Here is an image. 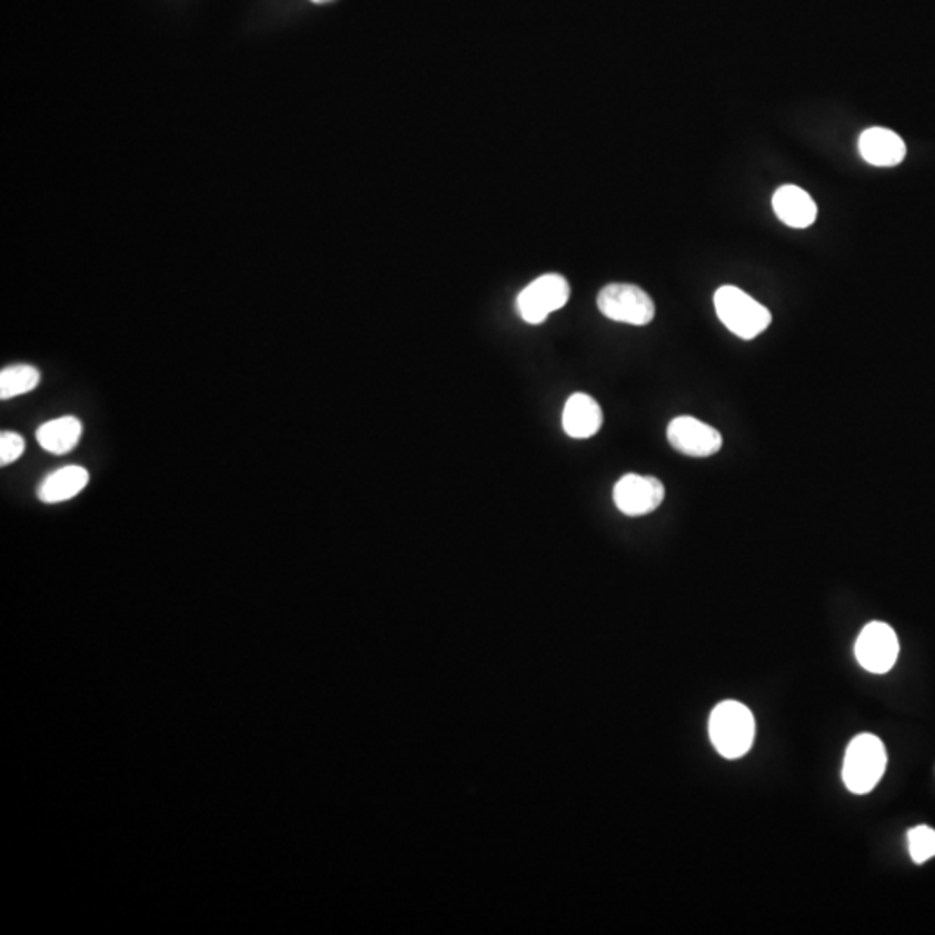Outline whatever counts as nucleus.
<instances>
[{
	"label": "nucleus",
	"mask_w": 935,
	"mask_h": 935,
	"mask_svg": "<svg viewBox=\"0 0 935 935\" xmlns=\"http://www.w3.org/2000/svg\"><path fill=\"white\" fill-rule=\"evenodd\" d=\"M714 748L726 759H740L750 750L756 735V720L748 707L728 700L717 705L708 720Z\"/></svg>",
	"instance_id": "nucleus-1"
},
{
	"label": "nucleus",
	"mask_w": 935,
	"mask_h": 935,
	"mask_svg": "<svg viewBox=\"0 0 935 935\" xmlns=\"http://www.w3.org/2000/svg\"><path fill=\"white\" fill-rule=\"evenodd\" d=\"M714 306L720 322L742 340H754L772 325V312L736 286H720Z\"/></svg>",
	"instance_id": "nucleus-2"
},
{
	"label": "nucleus",
	"mask_w": 935,
	"mask_h": 935,
	"mask_svg": "<svg viewBox=\"0 0 935 935\" xmlns=\"http://www.w3.org/2000/svg\"><path fill=\"white\" fill-rule=\"evenodd\" d=\"M887 767V752L881 738L869 733L857 735L847 747L844 759V783L853 794H868L877 787Z\"/></svg>",
	"instance_id": "nucleus-3"
},
{
	"label": "nucleus",
	"mask_w": 935,
	"mask_h": 935,
	"mask_svg": "<svg viewBox=\"0 0 935 935\" xmlns=\"http://www.w3.org/2000/svg\"><path fill=\"white\" fill-rule=\"evenodd\" d=\"M598 309L605 318L624 325L646 326L655 318V304L639 286L614 282L599 291Z\"/></svg>",
	"instance_id": "nucleus-4"
},
{
	"label": "nucleus",
	"mask_w": 935,
	"mask_h": 935,
	"mask_svg": "<svg viewBox=\"0 0 935 935\" xmlns=\"http://www.w3.org/2000/svg\"><path fill=\"white\" fill-rule=\"evenodd\" d=\"M570 285L560 275H545L530 282L517 298L520 318L529 325H540L549 314L567 306Z\"/></svg>",
	"instance_id": "nucleus-5"
},
{
	"label": "nucleus",
	"mask_w": 935,
	"mask_h": 935,
	"mask_svg": "<svg viewBox=\"0 0 935 935\" xmlns=\"http://www.w3.org/2000/svg\"><path fill=\"white\" fill-rule=\"evenodd\" d=\"M666 499V487L648 475H624L614 487V501L627 517L654 513Z\"/></svg>",
	"instance_id": "nucleus-6"
},
{
	"label": "nucleus",
	"mask_w": 935,
	"mask_h": 935,
	"mask_svg": "<svg viewBox=\"0 0 935 935\" xmlns=\"http://www.w3.org/2000/svg\"><path fill=\"white\" fill-rule=\"evenodd\" d=\"M667 440L673 449L689 458H708L719 452L723 435L693 416H679L667 427Z\"/></svg>",
	"instance_id": "nucleus-7"
},
{
	"label": "nucleus",
	"mask_w": 935,
	"mask_h": 935,
	"mask_svg": "<svg viewBox=\"0 0 935 935\" xmlns=\"http://www.w3.org/2000/svg\"><path fill=\"white\" fill-rule=\"evenodd\" d=\"M897 655H899V641L888 624L869 623L857 638V662L869 673H888L896 664Z\"/></svg>",
	"instance_id": "nucleus-8"
},
{
	"label": "nucleus",
	"mask_w": 935,
	"mask_h": 935,
	"mask_svg": "<svg viewBox=\"0 0 935 935\" xmlns=\"http://www.w3.org/2000/svg\"><path fill=\"white\" fill-rule=\"evenodd\" d=\"M561 425L571 439H589L598 434L603 425V411L599 404L587 394H574L565 402Z\"/></svg>",
	"instance_id": "nucleus-9"
},
{
	"label": "nucleus",
	"mask_w": 935,
	"mask_h": 935,
	"mask_svg": "<svg viewBox=\"0 0 935 935\" xmlns=\"http://www.w3.org/2000/svg\"><path fill=\"white\" fill-rule=\"evenodd\" d=\"M773 208L783 223L795 229L809 228L818 217V205L798 186H782L773 196Z\"/></svg>",
	"instance_id": "nucleus-10"
},
{
	"label": "nucleus",
	"mask_w": 935,
	"mask_h": 935,
	"mask_svg": "<svg viewBox=\"0 0 935 935\" xmlns=\"http://www.w3.org/2000/svg\"><path fill=\"white\" fill-rule=\"evenodd\" d=\"M859 153L868 163L877 165V167H894L906 157V146L893 130L873 127L862 133Z\"/></svg>",
	"instance_id": "nucleus-11"
},
{
	"label": "nucleus",
	"mask_w": 935,
	"mask_h": 935,
	"mask_svg": "<svg viewBox=\"0 0 935 935\" xmlns=\"http://www.w3.org/2000/svg\"><path fill=\"white\" fill-rule=\"evenodd\" d=\"M89 484V474L82 466H64L46 477L39 487V499L48 505L68 501L79 496Z\"/></svg>",
	"instance_id": "nucleus-12"
},
{
	"label": "nucleus",
	"mask_w": 935,
	"mask_h": 935,
	"mask_svg": "<svg viewBox=\"0 0 935 935\" xmlns=\"http://www.w3.org/2000/svg\"><path fill=\"white\" fill-rule=\"evenodd\" d=\"M82 437V424L73 416L52 419L37 430V440L43 450L51 455H68L79 446Z\"/></svg>",
	"instance_id": "nucleus-13"
},
{
	"label": "nucleus",
	"mask_w": 935,
	"mask_h": 935,
	"mask_svg": "<svg viewBox=\"0 0 935 935\" xmlns=\"http://www.w3.org/2000/svg\"><path fill=\"white\" fill-rule=\"evenodd\" d=\"M40 372L32 366H11L0 372V399L23 396L39 387Z\"/></svg>",
	"instance_id": "nucleus-14"
},
{
	"label": "nucleus",
	"mask_w": 935,
	"mask_h": 935,
	"mask_svg": "<svg viewBox=\"0 0 935 935\" xmlns=\"http://www.w3.org/2000/svg\"><path fill=\"white\" fill-rule=\"evenodd\" d=\"M909 854H912L913 862L922 863L928 862L935 856V832L928 826H916L909 829Z\"/></svg>",
	"instance_id": "nucleus-15"
},
{
	"label": "nucleus",
	"mask_w": 935,
	"mask_h": 935,
	"mask_svg": "<svg viewBox=\"0 0 935 935\" xmlns=\"http://www.w3.org/2000/svg\"><path fill=\"white\" fill-rule=\"evenodd\" d=\"M24 440L14 431H2L0 435V465L8 466L18 461L23 455Z\"/></svg>",
	"instance_id": "nucleus-16"
},
{
	"label": "nucleus",
	"mask_w": 935,
	"mask_h": 935,
	"mask_svg": "<svg viewBox=\"0 0 935 935\" xmlns=\"http://www.w3.org/2000/svg\"><path fill=\"white\" fill-rule=\"evenodd\" d=\"M316 4H326V2H331V0H312Z\"/></svg>",
	"instance_id": "nucleus-17"
}]
</instances>
